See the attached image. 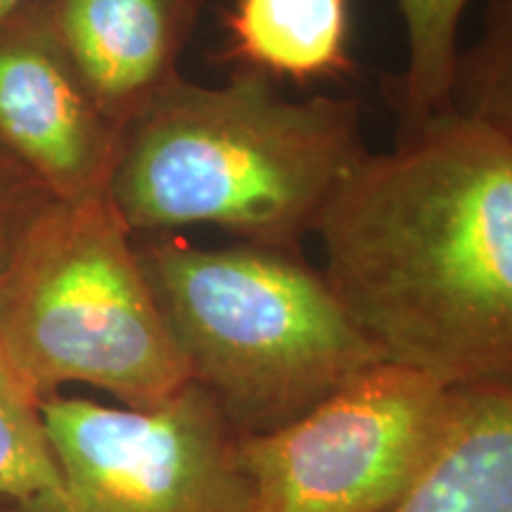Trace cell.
<instances>
[{
    "mask_svg": "<svg viewBox=\"0 0 512 512\" xmlns=\"http://www.w3.org/2000/svg\"><path fill=\"white\" fill-rule=\"evenodd\" d=\"M0 512H22V510H19L15 503H8V501H0Z\"/></svg>",
    "mask_w": 512,
    "mask_h": 512,
    "instance_id": "cell-17",
    "label": "cell"
},
{
    "mask_svg": "<svg viewBox=\"0 0 512 512\" xmlns=\"http://www.w3.org/2000/svg\"><path fill=\"white\" fill-rule=\"evenodd\" d=\"M133 240L192 382L240 437L278 430L384 363L299 252L207 249L176 233Z\"/></svg>",
    "mask_w": 512,
    "mask_h": 512,
    "instance_id": "cell-3",
    "label": "cell"
},
{
    "mask_svg": "<svg viewBox=\"0 0 512 512\" xmlns=\"http://www.w3.org/2000/svg\"><path fill=\"white\" fill-rule=\"evenodd\" d=\"M95 107L124 133L181 72L204 0H31Z\"/></svg>",
    "mask_w": 512,
    "mask_h": 512,
    "instance_id": "cell-8",
    "label": "cell"
},
{
    "mask_svg": "<svg viewBox=\"0 0 512 512\" xmlns=\"http://www.w3.org/2000/svg\"><path fill=\"white\" fill-rule=\"evenodd\" d=\"M0 145L53 200L110 190L121 131L95 107L31 0L0 17Z\"/></svg>",
    "mask_w": 512,
    "mask_h": 512,
    "instance_id": "cell-7",
    "label": "cell"
},
{
    "mask_svg": "<svg viewBox=\"0 0 512 512\" xmlns=\"http://www.w3.org/2000/svg\"><path fill=\"white\" fill-rule=\"evenodd\" d=\"M24 0H0V17L3 15H8L10 10H15L17 5H22Z\"/></svg>",
    "mask_w": 512,
    "mask_h": 512,
    "instance_id": "cell-16",
    "label": "cell"
},
{
    "mask_svg": "<svg viewBox=\"0 0 512 512\" xmlns=\"http://www.w3.org/2000/svg\"><path fill=\"white\" fill-rule=\"evenodd\" d=\"M368 155L354 100H290L252 69L178 76L121 133L107 195L133 235L209 226L299 252Z\"/></svg>",
    "mask_w": 512,
    "mask_h": 512,
    "instance_id": "cell-2",
    "label": "cell"
},
{
    "mask_svg": "<svg viewBox=\"0 0 512 512\" xmlns=\"http://www.w3.org/2000/svg\"><path fill=\"white\" fill-rule=\"evenodd\" d=\"M325 280L384 361L512 382V133L458 110L368 155L318 226Z\"/></svg>",
    "mask_w": 512,
    "mask_h": 512,
    "instance_id": "cell-1",
    "label": "cell"
},
{
    "mask_svg": "<svg viewBox=\"0 0 512 512\" xmlns=\"http://www.w3.org/2000/svg\"><path fill=\"white\" fill-rule=\"evenodd\" d=\"M0 347L41 403L88 384L155 408L192 382L110 195L27 216L0 285Z\"/></svg>",
    "mask_w": 512,
    "mask_h": 512,
    "instance_id": "cell-4",
    "label": "cell"
},
{
    "mask_svg": "<svg viewBox=\"0 0 512 512\" xmlns=\"http://www.w3.org/2000/svg\"><path fill=\"white\" fill-rule=\"evenodd\" d=\"M451 389L384 361L278 430L238 434L249 512H387L444 430Z\"/></svg>",
    "mask_w": 512,
    "mask_h": 512,
    "instance_id": "cell-5",
    "label": "cell"
},
{
    "mask_svg": "<svg viewBox=\"0 0 512 512\" xmlns=\"http://www.w3.org/2000/svg\"><path fill=\"white\" fill-rule=\"evenodd\" d=\"M221 27V60L273 81H325L354 69L349 0H233Z\"/></svg>",
    "mask_w": 512,
    "mask_h": 512,
    "instance_id": "cell-10",
    "label": "cell"
},
{
    "mask_svg": "<svg viewBox=\"0 0 512 512\" xmlns=\"http://www.w3.org/2000/svg\"><path fill=\"white\" fill-rule=\"evenodd\" d=\"M50 200L41 181L0 145V221L24 219Z\"/></svg>",
    "mask_w": 512,
    "mask_h": 512,
    "instance_id": "cell-14",
    "label": "cell"
},
{
    "mask_svg": "<svg viewBox=\"0 0 512 512\" xmlns=\"http://www.w3.org/2000/svg\"><path fill=\"white\" fill-rule=\"evenodd\" d=\"M408 60L399 86V136L451 110L460 55V22L470 0H396Z\"/></svg>",
    "mask_w": 512,
    "mask_h": 512,
    "instance_id": "cell-12",
    "label": "cell"
},
{
    "mask_svg": "<svg viewBox=\"0 0 512 512\" xmlns=\"http://www.w3.org/2000/svg\"><path fill=\"white\" fill-rule=\"evenodd\" d=\"M41 415L67 491L64 512H249L238 432L197 382L155 408L57 394Z\"/></svg>",
    "mask_w": 512,
    "mask_h": 512,
    "instance_id": "cell-6",
    "label": "cell"
},
{
    "mask_svg": "<svg viewBox=\"0 0 512 512\" xmlns=\"http://www.w3.org/2000/svg\"><path fill=\"white\" fill-rule=\"evenodd\" d=\"M0 501L34 512H64L67 491L41 401L19 380L0 347Z\"/></svg>",
    "mask_w": 512,
    "mask_h": 512,
    "instance_id": "cell-11",
    "label": "cell"
},
{
    "mask_svg": "<svg viewBox=\"0 0 512 512\" xmlns=\"http://www.w3.org/2000/svg\"><path fill=\"white\" fill-rule=\"evenodd\" d=\"M387 512H512V382L451 389L430 463Z\"/></svg>",
    "mask_w": 512,
    "mask_h": 512,
    "instance_id": "cell-9",
    "label": "cell"
},
{
    "mask_svg": "<svg viewBox=\"0 0 512 512\" xmlns=\"http://www.w3.org/2000/svg\"><path fill=\"white\" fill-rule=\"evenodd\" d=\"M451 107L512 133V0H486L477 41L458 55Z\"/></svg>",
    "mask_w": 512,
    "mask_h": 512,
    "instance_id": "cell-13",
    "label": "cell"
},
{
    "mask_svg": "<svg viewBox=\"0 0 512 512\" xmlns=\"http://www.w3.org/2000/svg\"><path fill=\"white\" fill-rule=\"evenodd\" d=\"M31 214H34V211H31ZM24 221H27V216H24V219L0 221V285H3L5 273H8L12 252H15L17 235H19V230H22V223Z\"/></svg>",
    "mask_w": 512,
    "mask_h": 512,
    "instance_id": "cell-15",
    "label": "cell"
}]
</instances>
